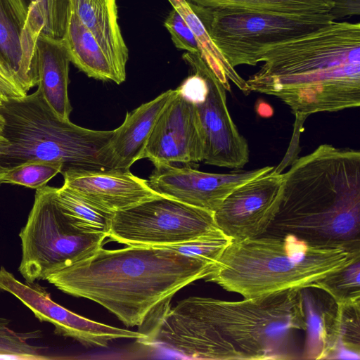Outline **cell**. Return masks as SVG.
<instances>
[{"mask_svg": "<svg viewBox=\"0 0 360 360\" xmlns=\"http://www.w3.org/2000/svg\"><path fill=\"white\" fill-rule=\"evenodd\" d=\"M62 39L70 62L88 77L117 84L123 82L94 35L70 8Z\"/></svg>", "mask_w": 360, "mask_h": 360, "instance_id": "ffe728a7", "label": "cell"}, {"mask_svg": "<svg viewBox=\"0 0 360 360\" xmlns=\"http://www.w3.org/2000/svg\"><path fill=\"white\" fill-rule=\"evenodd\" d=\"M191 4L212 8L290 14L329 13L333 0H189Z\"/></svg>", "mask_w": 360, "mask_h": 360, "instance_id": "cb8c5ba5", "label": "cell"}, {"mask_svg": "<svg viewBox=\"0 0 360 360\" xmlns=\"http://www.w3.org/2000/svg\"><path fill=\"white\" fill-rule=\"evenodd\" d=\"M37 52V90L53 113L68 121L72 111L68 91L70 60L64 42L40 34Z\"/></svg>", "mask_w": 360, "mask_h": 360, "instance_id": "ac0fdd59", "label": "cell"}, {"mask_svg": "<svg viewBox=\"0 0 360 360\" xmlns=\"http://www.w3.org/2000/svg\"><path fill=\"white\" fill-rule=\"evenodd\" d=\"M283 174L273 170L235 188L214 212L219 229L232 240L264 236L278 210Z\"/></svg>", "mask_w": 360, "mask_h": 360, "instance_id": "7c38bea8", "label": "cell"}, {"mask_svg": "<svg viewBox=\"0 0 360 360\" xmlns=\"http://www.w3.org/2000/svg\"><path fill=\"white\" fill-rule=\"evenodd\" d=\"M5 120L0 113V156L4 154L8 146V141L4 133Z\"/></svg>", "mask_w": 360, "mask_h": 360, "instance_id": "e575fe53", "label": "cell"}, {"mask_svg": "<svg viewBox=\"0 0 360 360\" xmlns=\"http://www.w3.org/2000/svg\"><path fill=\"white\" fill-rule=\"evenodd\" d=\"M55 198L63 212L79 229L108 237L114 214L96 207L63 185L56 188Z\"/></svg>", "mask_w": 360, "mask_h": 360, "instance_id": "d4e9b609", "label": "cell"}, {"mask_svg": "<svg viewBox=\"0 0 360 360\" xmlns=\"http://www.w3.org/2000/svg\"><path fill=\"white\" fill-rule=\"evenodd\" d=\"M0 113L5 120L8 146L0 163L10 167L29 160L62 164L69 170L112 169V131L86 129L56 116L37 91L19 99L4 101Z\"/></svg>", "mask_w": 360, "mask_h": 360, "instance_id": "8992f818", "label": "cell"}, {"mask_svg": "<svg viewBox=\"0 0 360 360\" xmlns=\"http://www.w3.org/2000/svg\"><path fill=\"white\" fill-rule=\"evenodd\" d=\"M219 230L214 212L160 195L114 213L108 238L127 246H166Z\"/></svg>", "mask_w": 360, "mask_h": 360, "instance_id": "9c48e42d", "label": "cell"}, {"mask_svg": "<svg viewBox=\"0 0 360 360\" xmlns=\"http://www.w3.org/2000/svg\"><path fill=\"white\" fill-rule=\"evenodd\" d=\"M213 265L162 246L101 248L45 280L65 293L98 303L147 335L171 308L173 296L204 279Z\"/></svg>", "mask_w": 360, "mask_h": 360, "instance_id": "7a4b0ae2", "label": "cell"}, {"mask_svg": "<svg viewBox=\"0 0 360 360\" xmlns=\"http://www.w3.org/2000/svg\"><path fill=\"white\" fill-rule=\"evenodd\" d=\"M283 174L278 210L267 232L318 245L360 248V152L321 144Z\"/></svg>", "mask_w": 360, "mask_h": 360, "instance_id": "277c9868", "label": "cell"}, {"mask_svg": "<svg viewBox=\"0 0 360 360\" xmlns=\"http://www.w3.org/2000/svg\"><path fill=\"white\" fill-rule=\"evenodd\" d=\"M0 290L6 291L22 302L41 322L54 326L56 334L72 338L91 347H107L118 339L141 341L146 335L110 326L75 314L52 300L51 295L35 283H23L4 267H0Z\"/></svg>", "mask_w": 360, "mask_h": 360, "instance_id": "8fae6325", "label": "cell"}, {"mask_svg": "<svg viewBox=\"0 0 360 360\" xmlns=\"http://www.w3.org/2000/svg\"><path fill=\"white\" fill-rule=\"evenodd\" d=\"M42 27L23 0H0V61L27 94L38 82L37 43Z\"/></svg>", "mask_w": 360, "mask_h": 360, "instance_id": "9a60e30c", "label": "cell"}, {"mask_svg": "<svg viewBox=\"0 0 360 360\" xmlns=\"http://www.w3.org/2000/svg\"><path fill=\"white\" fill-rule=\"evenodd\" d=\"M27 8L38 14L42 25L41 34L62 39L66 29L69 0H23Z\"/></svg>", "mask_w": 360, "mask_h": 360, "instance_id": "f1b7e54d", "label": "cell"}, {"mask_svg": "<svg viewBox=\"0 0 360 360\" xmlns=\"http://www.w3.org/2000/svg\"><path fill=\"white\" fill-rule=\"evenodd\" d=\"M11 320L0 317V359H50L44 354L45 347L33 345L30 340L42 337L40 330L18 332L9 327Z\"/></svg>", "mask_w": 360, "mask_h": 360, "instance_id": "484cf974", "label": "cell"}, {"mask_svg": "<svg viewBox=\"0 0 360 360\" xmlns=\"http://www.w3.org/2000/svg\"><path fill=\"white\" fill-rule=\"evenodd\" d=\"M63 186L96 207L112 214L160 197L148 181L129 169L69 170Z\"/></svg>", "mask_w": 360, "mask_h": 360, "instance_id": "2e32d148", "label": "cell"}, {"mask_svg": "<svg viewBox=\"0 0 360 360\" xmlns=\"http://www.w3.org/2000/svg\"><path fill=\"white\" fill-rule=\"evenodd\" d=\"M165 26L170 33L172 40L176 48L186 50L191 53L199 54L195 37L177 9L174 8L169 13L165 21Z\"/></svg>", "mask_w": 360, "mask_h": 360, "instance_id": "4dcf8cb0", "label": "cell"}, {"mask_svg": "<svg viewBox=\"0 0 360 360\" xmlns=\"http://www.w3.org/2000/svg\"><path fill=\"white\" fill-rule=\"evenodd\" d=\"M264 64L246 84L273 96L297 118L360 105V24L333 21L269 44L252 56Z\"/></svg>", "mask_w": 360, "mask_h": 360, "instance_id": "3957f363", "label": "cell"}, {"mask_svg": "<svg viewBox=\"0 0 360 360\" xmlns=\"http://www.w3.org/2000/svg\"><path fill=\"white\" fill-rule=\"evenodd\" d=\"M195 71L178 88L197 110L204 141L205 164L240 169L249 161V148L229 112L226 89L199 54L184 56Z\"/></svg>", "mask_w": 360, "mask_h": 360, "instance_id": "30bf717a", "label": "cell"}, {"mask_svg": "<svg viewBox=\"0 0 360 360\" xmlns=\"http://www.w3.org/2000/svg\"><path fill=\"white\" fill-rule=\"evenodd\" d=\"M306 330L301 290L240 301L190 297L168 309L143 342L193 359H290Z\"/></svg>", "mask_w": 360, "mask_h": 360, "instance_id": "6da1fadb", "label": "cell"}, {"mask_svg": "<svg viewBox=\"0 0 360 360\" xmlns=\"http://www.w3.org/2000/svg\"><path fill=\"white\" fill-rule=\"evenodd\" d=\"M0 72H1V73H3L4 75H5L6 76H7L8 77L11 78V77L8 75V74L6 73V70H4V67H3V65H2L1 63V61H0Z\"/></svg>", "mask_w": 360, "mask_h": 360, "instance_id": "74e56055", "label": "cell"}, {"mask_svg": "<svg viewBox=\"0 0 360 360\" xmlns=\"http://www.w3.org/2000/svg\"><path fill=\"white\" fill-rule=\"evenodd\" d=\"M174 8H176L180 5L186 3V0H168Z\"/></svg>", "mask_w": 360, "mask_h": 360, "instance_id": "8d00e7d4", "label": "cell"}, {"mask_svg": "<svg viewBox=\"0 0 360 360\" xmlns=\"http://www.w3.org/2000/svg\"><path fill=\"white\" fill-rule=\"evenodd\" d=\"M177 9L193 31L198 42L199 55L213 71L226 90L230 91L228 78L230 79L244 94H248L249 89L243 79L226 61L214 43L212 41L202 23L191 9L188 1L174 8Z\"/></svg>", "mask_w": 360, "mask_h": 360, "instance_id": "603a6c76", "label": "cell"}, {"mask_svg": "<svg viewBox=\"0 0 360 360\" xmlns=\"http://www.w3.org/2000/svg\"><path fill=\"white\" fill-rule=\"evenodd\" d=\"M255 110L257 114L262 117H270L274 114V109L271 105L261 99L257 100L255 103Z\"/></svg>", "mask_w": 360, "mask_h": 360, "instance_id": "836d02e7", "label": "cell"}, {"mask_svg": "<svg viewBox=\"0 0 360 360\" xmlns=\"http://www.w3.org/2000/svg\"><path fill=\"white\" fill-rule=\"evenodd\" d=\"M143 158L149 159L155 167L203 161L204 141L196 107L178 88L155 125Z\"/></svg>", "mask_w": 360, "mask_h": 360, "instance_id": "5bb4252c", "label": "cell"}, {"mask_svg": "<svg viewBox=\"0 0 360 360\" xmlns=\"http://www.w3.org/2000/svg\"><path fill=\"white\" fill-rule=\"evenodd\" d=\"M208 34L233 68L251 65L262 46L319 28L335 21L330 13L290 14L229 11L190 2Z\"/></svg>", "mask_w": 360, "mask_h": 360, "instance_id": "ba28073f", "label": "cell"}, {"mask_svg": "<svg viewBox=\"0 0 360 360\" xmlns=\"http://www.w3.org/2000/svg\"><path fill=\"white\" fill-rule=\"evenodd\" d=\"M323 359H360V302L338 304Z\"/></svg>", "mask_w": 360, "mask_h": 360, "instance_id": "7402d4cb", "label": "cell"}, {"mask_svg": "<svg viewBox=\"0 0 360 360\" xmlns=\"http://www.w3.org/2000/svg\"><path fill=\"white\" fill-rule=\"evenodd\" d=\"M274 169L266 166L249 171L216 174L166 165L156 167L148 181L151 188L162 196L215 212L238 186Z\"/></svg>", "mask_w": 360, "mask_h": 360, "instance_id": "4fadbf2b", "label": "cell"}, {"mask_svg": "<svg viewBox=\"0 0 360 360\" xmlns=\"http://www.w3.org/2000/svg\"><path fill=\"white\" fill-rule=\"evenodd\" d=\"M8 167L4 166L0 163V185L2 184L3 178L7 172Z\"/></svg>", "mask_w": 360, "mask_h": 360, "instance_id": "d590c367", "label": "cell"}, {"mask_svg": "<svg viewBox=\"0 0 360 360\" xmlns=\"http://www.w3.org/2000/svg\"><path fill=\"white\" fill-rule=\"evenodd\" d=\"M360 258V248L310 243L293 234L232 240L204 278L245 299L309 287Z\"/></svg>", "mask_w": 360, "mask_h": 360, "instance_id": "5b68a950", "label": "cell"}, {"mask_svg": "<svg viewBox=\"0 0 360 360\" xmlns=\"http://www.w3.org/2000/svg\"><path fill=\"white\" fill-rule=\"evenodd\" d=\"M27 94L13 79L0 72V95L4 100L19 99Z\"/></svg>", "mask_w": 360, "mask_h": 360, "instance_id": "d6a6232c", "label": "cell"}, {"mask_svg": "<svg viewBox=\"0 0 360 360\" xmlns=\"http://www.w3.org/2000/svg\"><path fill=\"white\" fill-rule=\"evenodd\" d=\"M231 240V238L219 230L195 240L162 247L214 264Z\"/></svg>", "mask_w": 360, "mask_h": 360, "instance_id": "f546056e", "label": "cell"}, {"mask_svg": "<svg viewBox=\"0 0 360 360\" xmlns=\"http://www.w3.org/2000/svg\"><path fill=\"white\" fill-rule=\"evenodd\" d=\"M69 1L70 8L94 35L124 82L128 49L118 24L117 0Z\"/></svg>", "mask_w": 360, "mask_h": 360, "instance_id": "d6986e66", "label": "cell"}, {"mask_svg": "<svg viewBox=\"0 0 360 360\" xmlns=\"http://www.w3.org/2000/svg\"><path fill=\"white\" fill-rule=\"evenodd\" d=\"M56 190L49 186L37 189L27 221L19 233L22 258L18 270L27 283L45 280L90 256L108 238L79 229L58 204Z\"/></svg>", "mask_w": 360, "mask_h": 360, "instance_id": "52a82bcc", "label": "cell"}, {"mask_svg": "<svg viewBox=\"0 0 360 360\" xmlns=\"http://www.w3.org/2000/svg\"><path fill=\"white\" fill-rule=\"evenodd\" d=\"M306 320L304 359H323L338 305L326 292L315 287L301 290Z\"/></svg>", "mask_w": 360, "mask_h": 360, "instance_id": "44dd1931", "label": "cell"}, {"mask_svg": "<svg viewBox=\"0 0 360 360\" xmlns=\"http://www.w3.org/2000/svg\"><path fill=\"white\" fill-rule=\"evenodd\" d=\"M4 101H6L4 99V98L0 95V105L3 103Z\"/></svg>", "mask_w": 360, "mask_h": 360, "instance_id": "f35d334b", "label": "cell"}, {"mask_svg": "<svg viewBox=\"0 0 360 360\" xmlns=\"http://www.w3.org/2000/svg\"><path fill=\"white\" fill-rule=\"evenodd\" d=\"M334 6L330 13L335 20L345 17L359 15L360 0H333Z\"/></svg>", "mask_w": 360, "mask_h": 360, "instance_id": "1f68e13d", "label": "cell"}, {"mask_svg": "<svg viewBox=\"0 0 360 360\" xmlns=\"http://www.w3.org/2000/svg\"><path fill=\"white\" fill-rule=\"evenodd\" d=\"M177 94L169 89L127 112L110 140L112 167L129 169L143 155L153 128L164 109Z\"/></svg>", "mask_w": 360, "mask_h": 360, "instance_id": "e0dca14e", "label": "cell"}, {"mask_svg": "<svg viewBox=\"0 0 360 360\" xmlns=\"http://www.w3.org/2000/svg\"><path fill=\"white\" fill-rule=\"evenodd\" d=\"M62 164L56 162L29 160L8 167L2 184H12L38 189L57 174L61 173Z\"/></svg>", "mask_w": 360, "mask_h": 360, "instance_id": "83f0119b", "label": "cell"}, {"mask_svg": "<svg viewBox=\"0 0 360 360\" xmlns=\"http://www.w3.org/2000/svg\"><path fill=\"white\" fill-rule=\"evenodd\" d=\"M329 295L338 304L360 302V258L312 284Z\"/></svg>", "mask_w": 360, "mask_h": 360, "instance_id": "4316f807", "label": "cell"}]
</instances>
